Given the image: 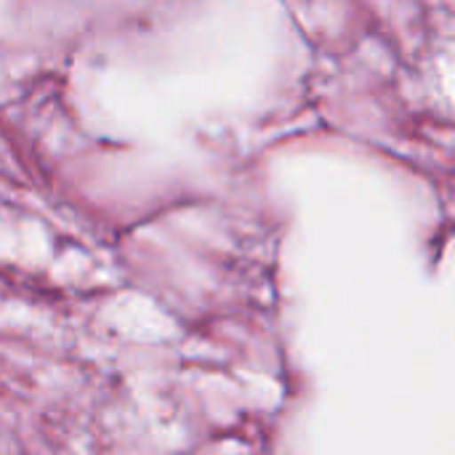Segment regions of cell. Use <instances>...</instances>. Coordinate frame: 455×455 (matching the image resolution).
<instances>
[]
</instances>
